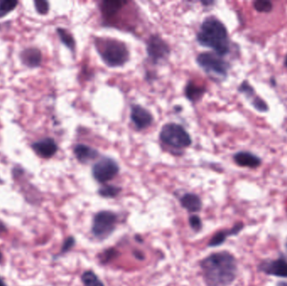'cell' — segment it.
<instances>
[{
	"label": "cell",
	"mask_w": 287,
	"mask_h": 286,
	"mask_svg": "<svg viewBox=\"0 0 287 286\" xmlns=\"http://www.w3.org/2000/svg\"><path fill=\"white\" fill-rule=\"evenodd\" d=\"M134 255H135V257H136L137 259H144L143 254H140L139 252H138V253H134Z\"/></svg>",
	"instance_id": "cell-30"
},
{
	"label": "cell",
	"mask_w": 287,
	"mask_h": 286,
	"mask_svg": "<svg viewBox=\"0 0 287 286\" xmlns=\"http://www.w3.org/2000/svg\"><path fill=\"white\" fill-rule=\"evenodd\" d=\"M74 154L78 161L83 164L93 161L99 156V151L82 144L75 146Z\"/></svg>",
	"instance_id": "cell-15"
},
{
	"label": "cell",
	"mask_w": 287,
	"mask_h": 286,
	"mask_svg": "<svg viewBox=\"0 0 287 286\" xmlns=\"http://www.w3.org/2000/svg\"><path fill=\"white\" fill-rule=\"evenodd\" d=\"M206 89L203 86H199L193 82H189L185 89V93L187 99L192 102H197L202 99L205 93Z\"/></svg>",
	"instance_id": "cell-19"
},
{
	"label": "cell",
	"mask_w": 287,
	"mask_h": 286,
	"mask_svg": "<svg viewBox=\"0 0 287 286\" xmlns=\"http://www.w3.org/2000/svg\"><path fill=\"white\" fill-rule=\"evenodd\" d=\"M20 59L23 64L30 68H35L41 63V52L36 48H28L21 52Z\"/></svg>",
	"instance_id": "cell-14"
},
{
	"label": "cell",
	"mask_w": 287,
	"mask_h": 286,
	"mask_svg": "<svg viewBox=\"0 0 287 286\" xmlns=\"http://www.w3.org/2000/svg\"><path fill=\"white\" fill-rule=\"evenodd\" d=\"M7 231V228L5 227V225L3 222H0V233L5 232Z\"/></svg>",
	"instance_id": "cell-29"
},
{
	"label": "cell",
	"mask_w": 287,
	"mask_h": 286,
	"mask_svg": "<svg viewBox=\"0 0 287 286\" xmlns=\"http://www.w3.org/2000/svg\"><path fill=\"white\" fill-rule=\"evenodd\" d=\"M121 188L113 185H106L99 189V195L104 198H114L121 192Z\"/></svg>",
	"instance_id": "cell-22"
},
{
	"label": "cell",
	"mask_w": 287,
	"mask_h": 286,
	"mask_svg": "<svg viewBox=\"0 0 287 286\" xmlns=\"http://www.w3.org/2000/svg\"><path fill=\"white\" fill-rule=\"evenodd\" d=\"M2 261H3V254L2 252H1V250H0V264L2 263Z\"/></svg>",
	"instance_id": "cell-33"
},
{
	"label": "cell",
	"mask_w": 287,
	"mask_h": 286,
	"mask_svg": "<svg viewBox=\"0 0 287 286\" xmlns=\"http://www.w3.org/2000/svg\"><path fill=\"white\" fill-rule=\"evenodd\" d=\"M260 268L265 274L287 278V262L284 259L265 262L261 264Z\"/></svg>",
	"instance_id": "cell-13"
},
{
	"label": "cell",
	"mask_w": 287,
	"mask_h": 286,
	"mask_svg": "<svg viewBox=\"0 0 287 286\" xmlns=\"http://www.w3.org/2000/svg\"><path fill=\"white\" fill-rule=\"evenodd\" d=\"M197 40L201 45L213 50L220 57L227 56L230 52L228 30L217 18L208 17L203 21L197 35Z\"/></svg>",
	"instance_id": "cell-2"
},
{
	"label": "cell",
	"mask_w": 287,
	"mask_h": 286,
	"mask_svg": "<svg viewBox=\"0 0 287 286\" xmlns=\"http://www.w3.org/2000/svg\"><path fill=\"white\" fill-rule=\"evenodd\" d=\"M82 282L85 286H104L101 279L92 270H87L82 274Z\"/></svg>",
	"instance_id": "cell-20"
},
{
	"label": "cell",
	"mask_w": 287,
	"mask_h": 286,
	"mask_svg": "<svg viewBox=\"0 0 287 286\" xmlns=\"http://www.w3.org/2000/svg\"><path fill=\"white\" fill-rule=\"evenodd\" d=\"M242 223H238V224L235 225L232 229L217 232L208 243V247L213 248V247L219 246V245L225 242L227 237L232 236V235L238 234V232L242 230Z\"/></svg>",
	"instance_id": "cell-17"
},
{
	"label": "cell",
	"mask_w": 287,
	"mask_h": 286,
	"mask_svg": "<svg viewBox=\"0 0 287 286\" xmlns=\"http://www.w3.org/2000/svg\"><path fill=\"white\" fill-rule=\"evenodd\" d=\"M277 286H287V282H280L278 283Z\"/></svg>",
	"instance_id": "cell-31"
},
{
	"label": "cell",
	"mask_w": 287,
	"mask_h": 286,
	"mask_svg": "<svg viewBox=\"0 0 287 286\" xmlns=\"http://www.w3.org/2000/svg\"><path fill=\"white\" fill-rule=\"evenodd\" d=\"M127 2L123 1H104L102 2L101 10L103 15L107 17H112L116 15Z\"/></svg>",
	"instance_id": "cell-18"
},
{
	"label": "cell",
	"mask_w": 287,
	"mask_h": 286,
	"mask_svg": "<svg viewBox=\"0 0 287 286\" xmlns=\"http://www.w3.org/2000/svg\"><path fill=\"white\" fill-rule=\"evenodd\" d=\"M119 172V166L116 161L111 158L102 159L92 167V176L99 183L104 184L113 180Z\"/></svg>",
	"instance_id": "cell-7"
},
{
	"label": "cell",
	"mask_w": 287,
	"mask_h": 286,
	"mask_svg": "<svg viewBox=\"0 0 287 286\" xmlns=\"http://www.w3.org/2000/svg\"><path fill=\"white\" fill-rule=\"evenodd\" d=\"M96 44L99 55L109 67H122L129 61V50L124 42L115 39H100Z\"/></svg>",
	"instance_id": "cell-3"
},
{
	"label": "cell",
	"mask_w": 287,
	"mask_h": 286,
	"mask_svg": "<svg viewBox=\"0 0 287 286\" xmlns=\"http://www.w3.org/2000/svg\"><path fill=\"white\" fill-rule=\"evenodd\" d=\"M162 143L175 149L187 148L192 145V138L186 129L178 123H170L164 125L160 133Z\"/></svg>",
	"instance_id": "cell-5"
},
{
	"label": "cell",
	"mask_w": 287,
	"mask_h": 286,
	"mask_svg": "<svg viewBox=\"0 0 287 286\" xmlns=\"http://www.w3.org/2000/svg\"><path fill=\"white\" fill-rule=\"evenodd\" d=\"M118 256V251L115 249H108L104 250L100 255H99V260L101 262V264H106L109 262L112 261L113 259H115Z\"/></svg>",
	"instance_id": "cell-25"
},
{
	"label": "cell",
	"mask_w": 287,
	"mask_h": 286,
	"mask_svg": "<svg viewBox=\"0 0 287 286\" xmlns=\"http://www.w3.org/2000/svg\"><path fill=\"white\" fill-rule=\"evenodd\" d=\"M34 4H35V9H36L37 12L40 15H46L49 12L50 6L49 3L47 1H45V0H35Z\"/></svg>",
	"instance_id": "cell-26"
},
{
	"label": "cell",
	"mask_w": 287,
	"mask_h": 286,
	"mask_svg": "<svg viewBox=\"0 0 287 286\" xmlns=\"http://www.w3.org/2000/svg\"><path fill=\"white\" fill-rule=\"evenodd\" d=\"M203 279L208 286L230 285L237 275V262L228 252L210 254L200 263Z\"/></svg>",
	"instance_id": "cell-1"
},
{
	"label": "cell",
	"mask_w": 287,
	"mask_h": 286,
	"mask_svg": "<svg viewBox=\"0 0 287 286\" xmlns=\"http://www.w3.org/2000/svg\"><path fill=\"white\" fill-rule=\"evenodd\" d=\"M197 62L199 67L216 80H224L228 77V70L230 65L223 57L216 53L205 52L197 57Z\"/></svg>",
	"instance_id": "cell-4"
},
{
	"label": "cell",
	"mask_w": 287,
	"mask_h": 286,
	"mask_svg": "<svg viewBox=\"0 0 287 286\" xmlns=\"http://www.w3.org/2000/svg\"><path fill=\"white\" fill-rule=\"evenodd\" d=\"M57 34L59 35L61 41L71 51H74L76 43H75L74 38L72 37V35L70 34L67 30L62 29V28H58L57 30Z\"/></svg>",
	"instance_id": "cell-21"
},
{
	"label": "cell",
	"mask_w": 287,
	"mask_h": 286,
	"mask_svg": "<svg viewBox=\"0 0 287 286\" xmlns=\"http://www.w3.org/2000/svg\"><path fill=\"white\" fill-rule=\"evenodd\" d=\"M181 207L189 212H200L203 207V202L199 196L194 193H186L181 198Z\"/></svg>",
	"instance_id": "cell-16"
},
{
	"label": "cell",
	"mask_w": 287,
	"mask_h": 286,
	"mask_svg": "<svg viewBox=\"0 0 287 286\" xmlns=\"http://www.w3.org/2000/svg\"><path fill=\"white\" fill-rule=\"evenodd\" d=\"M0 286H7L6 284H5V281H4L1 278H0Z\"/></svg>",
	"instance_id": "cell-32"
},
{
	"label": "cell",
	"mask_w": 287,
	"mask_h": 286,
	"mask_svg": "<svg viewBox=\"0 0 287 286\" xmlns=\"http://www.w3.org/2000/svg\"><path fill=\"white\" fill-rule=\"evenodd\" d=\"M17 5V1L15 0H0V18L4 17L15 10Z\"/></svg>",
	"instance_id": "cell-23"
},
{
	"label": "cell",
	"mask_w": 287,
	"mask_h": 286,
	"mask_svg": "<svg viewBox=\"0 0 287 286\" xmlns=\"http://www.w3.org/2000/svg\"><path fill=\"white\" fill-rule=\"evenodd\" d=\"M286 248H287V243H286Z\"/></svg>",
	"instance_id": "cell-35"
},
{
	"label": "cell",
	"mask_w": 287,
	"mask_h": 286,
	"mask_svg": "<svg viewBox=\"0 0 287 286\" xmlns=\"http://www.w3.org/2000/svg\"><path fill=\"white\" fill-rule=\"evenodd\" d=\"M171 52L168 44L159 35H152L147 43V54L154 63L168 57Z\"/></svg>",
	"instance_id": "cell-8"
},
{
	"label": "cell",
	"mask_w": 287,
	"mask_h": 286,
	"mask_svg": "<svg viewBox=\"0 0 287 286\" xmlns=\"http://www.w3.org/2000/svg\"><path fill=\"white\" fill-rule=\"evenodd\" d=\"M233 161L238 166L256 169L262 164V160L250 151H240L234 154Z\"/></svg>",
	"instance_id": "cell-12"
},
{
	"label": "cell",
	"mask_w": 287,
	"mask_h": 286,
	"mask_svg": "<svg viewBox=\"0 0 287 286\" xmlns=\"http://www.w3.org/2000/svg\"><path fill=\"white\" fill-rule=\"evenodd\" d=\"M75 244H76V240H75L74 237H67V240H65L64 244L62 245L60 254H64L68 253L74 247Z\"/></svg>",
	"instance_id": "cell-28"
},
{
	"label": "cell",
	"mask_w": 287,
	"mask_h": 286,
	"mask_svg": "<svg viewBox=\"0 0 287 286\" xmlns=\"http://www.w3.org/2000/svg\"><path fill=\"white\" fill-rule=\"evenodd\" d=\"M130 119L137 130H143L149 128L154 120L152 114L140 105H132Z\"/></svg>",
	"instance_id": "cell-10"
},
{
	"label": "cell",
	"mask_w": 287,
	"mask_h": 286,
	"mask_svg": "<svg viewBox=\"0 0 287 286\" xmlns=\"http://www.w3.org/2000/svg\"><path fill=\"white\" fill-rule=\"evenodd\" d=\"M118 217L111 211H100L92 220V233L100 241L105 240L112 235L116 228Z\"/></svg>",
	"instance_id": "cell-6"
},
{
	"label": "cell",
	"mask_w": 287,
	"mask_h": 286,
	"mask_svg": "<svg viewBox=\"0 0 287 286\" xmlns=\"http://www.w3.org/2000/svg\"><path fill=\"white\" fill-rule=\"evenodd\" d=\"M32 149L41 158L49 159L56 155L58 146L53 138H46L33 144Z\"/></svg>",
	"instance_id": "cell-11"
},
{
	"label": "cell",
	"mask_w": 287,
	"mask_h": 286,
	"mask_svg": "<svg viewBox=\"0 0 287 286\" xmlns=\"http://www.w3.org/2000/svg\"><path fill=\"white\" fill-rule=\"evenodd\" d=\"M253 6L257 12L268 13L271 12L273 10L272 2L269 0H256L253 3Z\"/></svg>",
	"instance_id": "cell-24"
},
{
	"label": "cell",
	"mask_w": 287,
	"mask_h": 286,
	"mask_svg": "<svg viewBox=\"0 0 287 286\" xmlns=\"http://www.w3.org/2000/svg\"><path fill=\"white\" fill-rule=\"evenodd\" d=\"M284 64H285V67L287 68V54L285 57V62H284Z\"/></svg>",
	"instance_id": "cell-34"
},
{
	"label": "cell",
	"mask_w": 287,
	"mask_h": 286,
	"mask_svg": "<svg viewBox=\"0 0 287 286\" xmlns=\"http://www.w3.org/2000/svg\"><path fill=\"white\" fill-rule=\"evenodd\" d=\"M189 224H190L192 229L195 232H199L203 228V222H202L200 217L197 215H193L189 217Z\"/></svg>",
	"instance_id": "cell-27"
},
{
	"label": "cell",
	"mask_w": 287,
	"mask_h": 286,
	"mask_svg": "<svg viewBox=\"0 0 287 286\" xmlns=\"http://www.w3.org/2000/svg\"><path fill=\"white\" fill-rule=\"evenodd\" d=\"M240 93H242L244 96L247 99L248 101L250 102L251 106L259 112V113H267L269 111V105L267 103L258 96L255 92V89L253 87L249 82L244 81L240 84L238 88Z\"/></svg>",
	"instance_id": "cell-9"
}]
</instances>
